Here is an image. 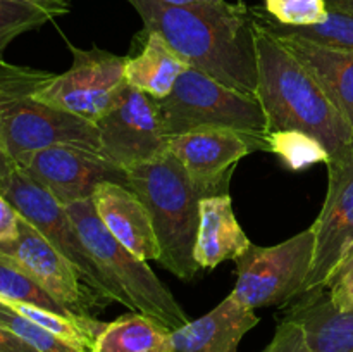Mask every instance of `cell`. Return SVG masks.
Here are the masks:
<instances>
[{"label": "cell", "mask_w": 353, "mask_h": 352, "mask_svg": "<svg viewBox=\"0 0 353 352\" xmlns=\"http://www.w3.org/2000/svg\"><path fill=\"white\" fill-rule=\"evenodd\" d=\"M192 68L238 92L257 97L255 9L243 2L171 6L162 0H126Z\"/></svg>", "instance_id": "cell-1"}, {"label": "cell", "mask_w": 353, "mask_h": 352, "mask_svg": "<svg viewBox=\"0 0 353 352\" xmlns=\"http://www.w3.org/2000/svg\"><path fill=\"white\" fill-rule=\"evenodd\" d=\"M259 92L268 133L299 130L317 138L330 157L353 141V130L305 66L290 52L255 10Z\"/></svg>", "instance_id": "cell-2"}, {"label": "cell", "mask_w": 353, "mask_h": 352, "mask_svg": "<svg viewBox=\"0 0 353 352\" xmlns=\"http://www.w3.org/2000/svg\"><path fill=\"white\" fill-rule=\"evenodd\" d=\"M130 188L148 209L161 257L159 264L179 280L195 278L200 268L193 257L199 231L200 200L210 197L172 152L128 171Z\"/></svg>", "instance_id": "cell-3"}, {"label": "cell", "mask_w": 353, "mask_h": 352, "mask_svg": "<svg viewBox=\"0 0 353 352\" xmlns=\"http://www.w3.org/2000/svg\"><path fill=\"white\" fill-rule=\"evenodd\" d=\"M50 76V71L0 59V150L16 164L31 152L52 145L99 150L95 124L34 99V92Z\"/></svg>", "instance_id": "cell-4"}, {"label": "cell", "mask_w": 353, "mask_h": 352, "mask_svg": "<svg viewBox=\"0 0 353 352\" xmlns=\"http://www.w3.org/2000/svg\"><path fill=\"white\" fill-rule=\"evenodd\" d=\"M85 247L119 295V304L174 331L190 323L181 304L147 261L131 254L102 224L92 199L65 207Z\"/></svg>", "instance_id": "cell-5"}, {"label": "cell", "mask_w": 353, "mask_h": 352, "mask_svg": "<svg viewBox=\"0 0 353 352\" xmlns=\"http://www.w3.org/2000/svg\"><path fill=\"white\" fill-rule=\"evenodd\" d=\"M155 107L168 138L202 128L268 133V117L257 97L230 88L192 66L165 99L155 100Z\"/></svg>", "instance_id": "cell-6"}, {"label": "cell", "mask_w": 353, "mask_h": 352, "mask_svg": "<svg viewBox=\"0 0 353 352\" xmlns=\"http://www.w3.org/2000/svg\"><path fill=\"white\" fill-rule=\"evenodd\" d=\"M312 228L271 247L250 244L236 259V285L230 293L238 304L259 307L290 306L303 293L314 261Z\"/></svg>", "instance_id": "cell-7"}, {"label": "cell", "mask_w": 353, "mask_h": 352, "mask_svg": "<svg viewBox=\"0 0 353 352\" xmlns=\"http://www.w3.org/2000/svg\"><path fill=\"white\" fill-rule=\"evenodd\" d=\"M0 192L17 209V213L37 228L79 273L83 282L109 302L119 304V295L107 276L100 271L95 259L76 230L65 207L34 179H31L19 166H14L2 179Z\"/></svg>", "instance_id": "cell-8"}, {"label": "cell", "mask_w": 353, "mask_h": 352, "mask_svg": "<svg viewBox=\"0 0 353 352\" xmlns=\"http://www.w3.org/2000/svg\"><path fill=\"white\" fill-rule=\"evenodd\" d=\"M72 64L61 75L52 72L34 92V99L62 113L95 124L128 85L124 78L126 57L103 48H79L68 43Z\"/></svg>", "instance_id": "cell-9"}, {"label": "cell", "mask_w": 353, "mask_h": 352, "mask_svg": "<svg viewBox=\"0 0 353 352\" xmlns=\"http://www.w3.org/2000/svg\"><path fill=\"white\" fill-rule=\"evenodd\" d=\"M0 255L23 269L61 306L78 317L93 320V314L112 304L90 289L74 266L23 216L19 237L0 244Z\"/></svg>", "instance_id": "cell-10"}, {"label": "cell", "mask_w": 353, "mask_h": 352, "mask_svg": "<svg viewBox=\"0 0 353 352\" xmlns=\"http://www.w3.org/2000/svg\"><path fill=\"white\" fill-rule=\"evenodd\" d=\"M99 150L124 171L155 161L168 152L155 100L126 85L114 106L95 123Z\"/></svg>", "instance_id": "cell-11"}, {"label": "cell", "mask_w": 353, "mask_h": 352, "mask_svg": "<svg viewBox=\"0 0 353 352\" xmlns=\"http://www.w3.org/2000/svg\"><path fill=\"white\" fill-rule=\"evenodd\" d=\"M326 168V199L310 226L316 235V247L302 295L326 290L327 280L353 242V141L331 155Z\"/></svg>", "instance_id": "cell-12"}, {"label": "cell", "mask_w": 353, "mask_h": 352, "mask_svg": "<svg viewBox=\"0 0 353 352\" xmlns=\"http://www.w3.org/2000/svg\"><path fill=\"white\" fill-rule=\"evenodd\" d=\"M17 166L64 207L92 199L100 183L130 186L128 171L103 157L99 150L78 145L40 148L21 159Z\"/></svg>", "instance_id": "cell-13"}, {"label": "cell", "mask_w": 353, "mask_h": 352, "mask_svg": "<svg viewBox=\"0 0 353 352\" xmlns=\"http://www.w3.org/2000/svg\"><path fill=\"white\" fill-rule=\"evenodd\" d=\"M168 150L210 195H224L230 193L231 176L238 162L252 152H268V133L202 128L168 138Z\"/></svg>", "instance_id": "cell-14"}, {"label": "cell", "mask_w": 353, "mask_h": 352, "mask_svg": "<svg viewBox=\"0 0 353 352\" xmlns=\"http://www.w3.org/2000/svg\"><path fill=\"white\" fill-rule=\"evenodd\" d=\"M93 209L109 233L143 261H159L161 248L152 217L140 197L126 185L100 183L92 195Z\"/></svg>", "instance_id": "cell-15"}, {"label": "cell", "mask_w": 353, "mask_h": 352, "mask_svg": "<svg viewBox=\"0 0 353 352\" xmlns=\"http://www.w3.org/2000/svg\"><path fill=\"white\" fill-rule=\"evenodd\" d=\"M259 321L255 311L228 295L202 317L171 331L174 352H238L241 338Z\"/></svg>", "instance_id": "cell-16"}, {"label": "cell", "mask_w": 353, "mask_h": 352, "mask_svg": "<svg viewBox=\"0 0 353 352\" xmlns=\"http://www.w3.org/2000/svg\"><path fill=\"white\" fill-rule=\"evenodd\" d=\"M250 244L238 223L230 193L200 200L199 231L193 251L200 269H214L226 261H236Z\"/></svg>", "instance_id": "cell-17"}, {"label": "cell", "mask_w": 353, "mask_h": 352, "mask_svg": "<svg viewBox=\"0 0 353 352\" xmlns=\"http://www.w3.org/2000/svg\"><path fill=\"white\" fill-rule=\"evenodd\" d=\"M274 35L305 66L353 130V52L324 47L293 35Z\"/></svg>", "instance_id": "cell-18"}, {"label": "cell", "mask_w": 353, "mask_h": 352, "mask_svg": "<svg viewBox=\"0 0 353 352\" xmlns=\"http://www.w3.org/2000/svg\"><path fill=\"white\" fill-rule=\"evenodd\" d=\"M134 38L141 41V48L137 55H126V83L150 99H165L190 64L161 35L141 31Z\"/></svg>", "instance_id": "cell-19"}, {"label": "cell", "mask_w": 353, "mask_h": 352, "mask_svg": "<svg viewBox=\"0 0 353 352\" xmlns=\"http://www.w3.org/2000/svg\"><path fill=\"white\" fill-rule=\"evenodd\" d=\"M285 317L303 328L310 352H353V309H334L326 290L293 300Z\"/></svg>", "instance_id": "cell-20"}, {"label": "cell", "mask_w": 353, "mask_h": 352, "mask_svg": "<svg viewBox=\"0 0 353 352\" xmlns=\"http://www.w3.org/2000/svg\"><path fill=\"white\" fill-rule=\"evenodd\" d=\"M88 352H174L172 333L140 313L123 314L103 324Z\"/></svg>", "instance_id": "cell-21"}, {"label": "cell", "mask_w": 353, "mask_h": 352, "mask_svg": "<svg viewBox=\"0 0 353 352\" xmlns=\"http://www.w3.org/2000/svg\"><path fill=\"white\" fill-rule=\"evenodd\" d=\"M268 152L278 155L292 171H302L314 164H327L330 152L317 138L299 130L268 133Z\"/></svg>", "instance_id": "cell-22"}, {"label": "cell", "mask_w": 353, "mask_h": 352, "mask_svg": "<svg viewBox=\"0 0 353 352\" xmlns=\"http://www.w3.org/2000/svg\"><path fill=\"white\" fill-rule=\"evenodd\" d=\"M262 21L265 26L274 33L283 35H293V37L303 38L312 43L324 45V47L331 48H341V50L353 52V16L347 12H340V10L330 9L327 19L321 24H314V26L307 28H290L283 26V24L276 23L271 17H265L261 14Z\"/></svg>", "instance_id": "cell-23"}, {"label": "cell", "mask_w": 353, "mask_h": 352, "mask_svg": "<svg viewBox=\"0 0 353 352\" xmlns=\"http://www.w3.org/2000/svg\"><path fill=\"white\" fill-rule=\"evenodd\" d=\"M0 300L31 304V306L43 307V309L54 311V313L64 314V316L78 317L64 306H61L47 290L41 289L23 269L3 259L2 255H0ZM78 320H83V317H78Z\"/></svg>", "instance_id": "cell-24"}, {"label": "cell", "mask_w": 353, "mask_h": 352, "mask_svg": "<svg viewBox=\"0 0 353 352\" xmlns=\"http://www.w3.org/2000/svg\"><path fill=\"white\" fill-rule=\"evenodd\" d=\"M0 326L14 331L17 337L28 342L38 352H88L85 349L76 347V345L62 340L61 337L50 333V331L30 321L28 317L21 316L19 313L10 309L3 300H0Z\"/></svg>", "instance_id": "cell-25"}, {"label": "cell", "mask_w": 353, "mask_h": 352, "mask_svg": "<svg viewBox=\"0 0 353 352\" xmlns=\"http://www.w3.org/2000/svg\"><path fill=\"white\" fill-rule=\"evenodd\" d=\"M265 12L272 21L290 28H307L327 19L326 0H264Z\"/></svg>", "instance_id": "cell-26"}, {"label": "cell", "mask_w": 353, "mask_h": 352, "mask_svg": "<svg viewBox=\"0 0 353 352\" xmlns=\"http://www.w3.org/2000/svg\"><path fill=\"white\" fill-rule=\"evenodd\" d=\"M52 21L48 14L26 3L0 0V59L12 40L26 31L37 30Z\"/></svg>", "instance_id": "cell-27"}, {"label": "cell", "mask_w": 353, "mask_h": 352, "mask_svg": "<svg viewBox=\"0 0 353 352\" xmlns=\"http://www.w3.org/2000/svg\"><path fill=\"white\" fill-rule=\"evenodd\" d=\"M326 293L334 309H353V242L327 280Z\"/></svg>", "instance_id": "cell-28"}, {"label": "cell", "mask_w": 353, "mask_h": 352, "mask_svg": "<svg viewBox=\"0 0 353 352\" xmlns=\"http://www.w3.org/2000/svg\"><path fill=\"white\" fill-rule=\"evenodd\" d=\"M261 352H310L303 328L296 321L283 316L272 340Z\"/></svg>", "instance_id": "cell-29"}, {"label": "cell", "mask_w": 353, "mask_h": 352, "mask_svg": "<svg viewBox=\"0 0 353 352\" xmlns=\"http://www.w3.org/2000/svg\"><path fill=\"white\" fill-rule=\"evenodd\" d=\"M21 214L0 192V244H7L19 237Z\"/></svg>", "instance_id": "cell-30"}, {"label": "cell", "mask_w": 353, "mask_h": 352, "mask_svg": "<svg viewBox=\"0 0 353 352\" xmlns=\"http://www.w3.org/2000/svg\"><path fill=\"white\" fill-rule=\"evenodd\" d=\"M12 2L26 3V6L37 7L45 14L55 19L59 16H65L71 10V0H12Z\"/></svg>", "instance_id": "cell-31"}, {"label": "cell", "mask_w": 353, "mask_h": 352, "mask_svg": "<svg viewBox=\"0 0 353 352\" xmlns=\"http://www.w3.org/2000/svg\"><path fill=\"white\" fill-rule=\"evenodd\" d=\"M0 352H38L14 331L0 326Z\"/></svg>", "instance_id": "cell-32"}, {"label": "cell", "mask_w": 353, "mask_h": 352, "mask_svg": "<svg viewBox=\"0 0 353 352\" xmlns=\"http://www.w3.org/2000/svg\"><path fill=\"white\" fill-rule=\"evenodd\" d=\"M327 7L340 12H347L353 16V0H326Z\"/></svg>", "instance_id": "cell-33"}, {"label": "cell", "mask_w": 353, "mask_h": 352, "mask_svg": "<svg viewBox=\"0 0 353 352\" xmlns=\"http://www.w3.org/2000/svg\"><path fill=\"white\" fill-rule=\"evenodd\" d=\"M171 6H196V3H219L224 0H162Z\"/></svg>", "instance_id": "cell-34"}, {"label": "cell", "mask_w": 353, "mask_h": 352, "mask_svg": "<svg viewBox=\"0 0 353 352\" xmlns=\"http://www.w3.org/2000/svg\"><path fill=\"white\" fill-rule=\"evenodd\" d=\"M14 166H17L16 162H12V161H10V159L7 157V155L3 154L2 150H0V179H2L3 176H6L7 173H9L10 169L14 168Z\"/></svg>", "instance_id": "cell-35"}]
</instances>
